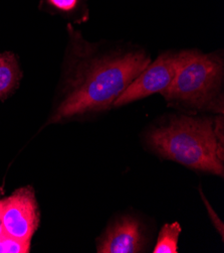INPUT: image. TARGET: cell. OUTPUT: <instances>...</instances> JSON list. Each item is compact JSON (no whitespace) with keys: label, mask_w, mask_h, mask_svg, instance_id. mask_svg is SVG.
I'll return each instance as SVG.
<instances>
[{"label":"cell","mask_w":224,"mask_h":253,"mask_svg":"<svg viewBox=\"0 0 224 253\" xmlns=\"http://www.w3.org/2000/svg\"><path fill=\"white\" fill-rule=\"evenodd\" d=\"M62 78L47 124L104 112L152 60L140 47L88 42L70 23Z\"/></svg>","instance_id":"obj_1"},{"label":"cell","mask_w":224,"mask_h":253,"mask_svg":"<svg viewBox=\"0 0 224 253\" xmlns=\"http://www.w3.org/2000/svg\"><path fill=\"white\" fill-rule=\"evenodd\" d=\"M147 142L161 157L192 169L223 176L224 150L210 118L172 116L149 131Z\"/></svg>","instance_id":"obj_2"},{"label":"cell","mask_w":224,"mask_h":253,"mask_svg":"<svg viewBox=\"0 0 224 253\" xmlns=\"http://www.w3.org/2000/svg\"><path fill=\"white\" fill-rule=\"evenodd\" d=\"M181 62L171 86L162 95L169 105L223 114V57L198 49L180 50Z\"/></svg>","instance_id":"obj_3"},{"label":"cell","mask_w":224,"mask_h":253,"mask_svg":"<svg viewBox=\"0 0 224 253\" xmlns=\"http://www.w3.org/2000/svg\"><path fill=\"white\" fill-rule=\"evenodd\" d=\"M181 62L180 52H165L149 64L115 101L113 107H122L150 95H163L171 86Z\"/></svg>","instance_id":"obj_4"},{"label":"cell","mask_w":224,"mask_h":253,"mask_svg":"<svg viewBox=\"0 0 224 253\" xmlns=\"http://www.w3.org/2000/svg\"><path fill=\"white\" fill-rule=\"evenodd\" d=\"M1 222L3 233L14 239L32 242L39 225V211L32 187L16 190L1 200Z\"/></svg>","instance_id":"obj_5"},{"label":"cell","mask_w":224,"mask_h":253,"mask_svg":"<svg viewBox=\"0 0 224 253\" xmlns=\"http://www.w3.org/2000/svg\"><path fill=\"white\" fill-rule=\"evenodd\" d=\"M144 238L140 222L131 216L116 221L99 239L98 253H136L141 252Z\"/></svg>","instance_id":"obj_6"},{"label":"cell","mask_w":224,"mask_h":253,"mask_svg":"<svg viewBox=\"0 0 224 253\" xmlns=\"http://www.w3.org/2000/svg\"><path fill=\"white\" fill-rule=\"evenodd\" d=\"M21 78L16 55L11 52L0 53V101L7 99L18 88Z\"/></svg>","instance_id":"obj_7"},{"label":"cell","mask_w":224,"mask_h":253,"mask_svg":"<svg viewBox=\"0 0 224 253\" xmlns=\"http://www.w3.org/2000/svg\"><path fill=\"white\" fill-rule=\"evenodd\" d=\"M39 9L73 22H82L88 18L85 0H40Z\"/></svg>","instance_id":"obj_8"},{"label":"cell","mask_w":224,"mask_h":253,"mask_svg":"<svg viewBox=\"0 0 224 253\" xmlns=\"http://www.w3.org/2000/svg\"><path fill=\"white\" fill-rule=\"evenodd\" d=\"M181 226L178 222L165 224L160 230L154 253H177Z\"/></svg>","instance_id":"obj_9"},{"label":"cell","mask_w":224,"mask_h":253,"mask_svg":"<svg viewBox=\"0 0 224 253\" xmlns=\"http://www.w3.org/2000/svg\"><path fill=\"white\" fill-rule=\"evenodd\" d=\"M31 242L20 241L5 234L0 236V253H29Z\"/></svg>","instance_id":"obj_10"},{"label":"cell","mask_w":224,"mask_h":253,"mask_svg":"<svg viewBox=\"0 0 224 253\" xmlns=\"http://www.w3.org/2000/svg\"><path fill=\"white\" fill-rule=\"evenodd\" d=\"M1 210H2V205H1V200H0V236H2L3 233V228H2V222H1Z\"/></svg>","instance_id":"obj_11"}]
</instances>
